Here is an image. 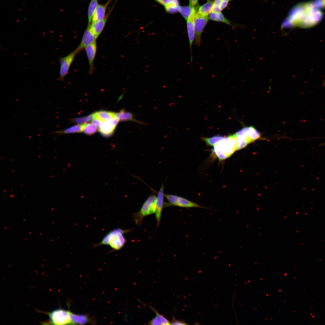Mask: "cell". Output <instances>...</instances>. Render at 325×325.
Masks as SVG:
<instances>
[{
  "label": "cell",
  "instance_id": "6da1fadb",
  "mask_svg": "<svg viewBox=\"0 0 325 325\" xmlns=\"http://www.w3.org/2000/svg\"><path fill=\"white\" fill-rule=\"evenodd\" d=\"M237 150V137L235 134L225 137L214 146L213 151L220 160L228 158Z\"/></svg>",
  "mask_w": 325,
  "mask_h": 325
},
{
  "label": "cell",
  "instance_id": "7a4b0ae2",
  "mask_svg": "<svg viewBox=\"0 0 325 325\" xmlns=\"http://www.w3.org/2000/svg\"><path fill=\"white\" fill-rule=\"evenodd\" d=\"M130 230L120 228L115 229L107 233L102 241L95 246L101 245L109 246L113 250H118L125 245L126 240L124 234Z\"/></svg>",
  "mask_w": 325,
  "mask_h": 325
},
{
  "label": "cell",
  "instance_id": "3957f363",
  "mask_svg": "<svg viewBox=\"0 0 325 325\" xmlns=\"http://www.w3.org/2000/svg\"><path fill=\"white\" fill-rule=\"evenodd\" d=\"M235 134L237 137V150L244 148L260 136V133L252 126L243 128Z\"/></svg>",
  "mask_w": 325,
  "mask_h": 325
},
{
  "label": "cell",
  "instance_id": "277c9868",
  "mask_svg": "<svg viewBox=\"0 0 325 325\" xmlns=\"http://www.w3.org/2000/svg\"><path fill=\"white\" fill-rule=\"evenodd\" d=\"M156 199V196L155 195H150L144 202L140 210L133 214V217L136 225L141 224L145 217L155 213Z\"/></svg>",
  "mask_w": 325,
  "mask_h": 325
},
{
  "label": "cell",
  "instance_id": "5b68a950",
  "mask_svg": "<svg viewBox=\"0 0 325 325\" xmlns=\"http://www.w3.org/2000/svg\"><path fill=\"white\" fill-rule=\"evenodd\" d=\"M48 315L49 317L48 322L45 324L57 325L72 324L70 314V311L62 308L56 309L50 312H43Z\"/></svg>",
  "mask_w": 325,
  "mask_h": 325
},
{
  "label": "cell",
  "instance_id": "8992f818",
  "mask_svg": "<svg viewBox=\"0 0 325 325\" xmlns=\"http://www.w3.org/2000/svg\"><path fill=\"white\" fill-rule=\"evenodd\" d=\"M208 16L203 15L196 11L194 18L195 38L194 45L199 46L201 42V35L209 20Z\"/></svg>",
  "mask_w": 325,
  "mask_h": 325
},
{
  "label": "cell",
  "instance_id": "52a82bcc",
  "mask_svg": "<svg viewBox=\"0 0 325 325\" xmlns=\"http://www.w3.org/2000/svg\"><path fill=\"white\" fill-rule=\"evenodd\" d=\"M164 196L169 202L168 204L170 206L185 208H200L207 209V208L202 206L194 202L176 195L165 194Z\"/></svg>",
  "mask_w": 325,
  "mask_h": 325
},
{
  "label": "cell",
  "instance_id": "ba28073f",
  "mask_svg": "<svg viewBox=\"0 0 325 325\" xmlns=\"http://www.w3.org/2000/svg\"><path fill=\"white\" fill-rule=\"evenodd\" d=\"M78 53L75 50L65 57L59 58V80L60 81H63L68 74L75 57Z\"/></svg>",
  "mask_w": 325,
  "mask_h": 325
},
{
  "label": "cell",
  "instance_id": "9c48e42d",
  "mask_svg": "<svg viewBox=\"0 0 325 325\" xmlns=\"http://www.w3.org/2000/svg\"><path fill=\"white\" fill-rule=\"evenodd\" d=\"M192 8V10L191 14L189 17L186 21L188 36L191 53V62L192 60V57L191 54V49L192 44L194 42L195 38L194 23V18L195 14L197 11V10L194 8Z\"/></svg>",
  "mask_w": 325,
  "mask_h": 325
},
{
  "label": "cell",
  "instance_id": "30bf717a",
  "mask_svg": "<svg viewBox=\"0 0 325 325\" xmlns=\"http://www.w3.org/2000/svg\"><path fill=\"white\" fill-rule=\"evenodd\" d=\"M96 39L90 25H88L84 32L81 42L75 50L78 53L86 46L96 41Z\"/></svg>",
  "mask_w": 325,
  "mask_h": 325
},
{
  "label": "cell",
  "instance_id": "8fae6325",
  "mask_svg": "<svg viewBox=\"0 0 325 325\" xmlns=\"http://www.w3.org/2000/svg\"><path fill=\"white\" fill-rule=\"evenodd\" d=\"M164 185L162 184L156 196L155 217L157 221L156 227L159 225L162 209L164 207Z\"/></svg>",
  "mask_w": 325,
  "mask_h": 325
},
{
  "label": "cell",
  "instance_id": "7c38bea8",
  "mask_svg": "<svg viewBox=\"0 0 325 325\" xmlns=\"http://www.w3.org/2000/svg\"><path fill=\"white\" fill-rule=\"evenodd\" d=\"M85 49L89 65L88 73L90 75H91L95 70L94 61L97 52L96 40L86 46Z\"/></svg>",
  "mask_w": 325,
  "mask_h": 325
},
{
  "label": "cell",
  "instance_id": "4fadbf2b",
  "mask_svg": "<svg viewBox=\"0 0 325 325\" xmlns=\"http://www.w3.org/2000/svg\"><path fill=\"white\" fill-rule=\"evenodd\" d=\"M109 15V14H107L103 19L91 22L90 24L91 28L96 39L103 31Z\"/></svg>",
  "mask_w": 325,
  "mask_h": 325
},
{
  "label": "cell",
  "instance_id": "5bb4252c",
  "mask_svg": "<svg viewBox=\"0 0 325 325\" xmlns=\"http://www.w3.org/2000/svg\"><path fill=\"white\" fill-rule=\"evenodd\" d=\"M112 0H108L104 4L98 5L94 12L91 23L101 20L105 17L106 10Z\"/></svg>",
  "mask_w": 325,
  "mask_h": 325
},
{
  "label": "cell",
  "instance_id": "9a60e30c",
  "mask_svg": "<svg viewBox=\"0 0 325 325\" xmlns=\"http://www.w3.org/2000/svg\"><path fill=\"white\" fill-rule=\"evenodd\" d=\"M116 116L119 119V121H132L142 125L146 124V123L137 120L135 118V116L133 114L127 111L124 109H122L119 112L116 113Z\"/></svg>",
  "mask_w": 325,
  "mask_h": 325
},
{
  "label": "cell",
  "instance_id": "2e32d148",
  "mask_svg": "<svg viewBox=\"0 0 325 325\" xmlns=\"http://www.w3.org/2000/svg\"><path fill=\"white\" fill-rule=\"evenodd\" d=\"M116 127L109 120L103 122L99 128V131L104 136L108 137L113 134Z\"/></svg>",
  "mask_w": 325,
  "mask_h": 325
},
{
  "label": "cell",
  "instance_id": "e0dca14e",
  "mask_svg": "<svg viewBox=\"0 0 325 325\" xmlns=\"http://www.w3.org/2000/svg\"><path fill=\"white\" fill-rule=\"evenodd\" d=\"M150 308L155 313L156 316L150 320L148 323L149 325H170L171 322L162 315L152 307L150 306Z\"/></svg>",
  "mask_w": 325,
  "mask_h": 325
},
{
  "label": "cell",
  "instance_id": "ac0fdd59",
  "mask_svg": "<svg viewBox=\"0 0 325 325\" xmlns=\"http://www.w3.org/2000/svg\"><path fill=\"white\" fill-rule=\"evenodd\" d=\"M72 324H84L89 322L88 316L85 314H76L70 311Z\"/></svg>",
  "mask_w": 325,
  "mask_h": 325
},
{
  "label": "cell",
  "instance_id": "d6986e66",
  "mask_svg": "<svg viewBox=\"0 0 325 325\" xmlns=\"http://www.w3.org/2000/svg\"><path fill=\"white\" fill-rule=\"evenodd\" d=\"M210 20L225 23L232 27H234L231 22L226 18L221 12H215L212 11L209 15Z\"/></svg>",
  "mask_w": 325,
  "mask_h": 325
},
{
  "label": "cell",
  "instance_id": "ffe728a7",
  "mask_svg": "<svg viewBox=\"0 0 325 325\" xmlns=\"http://www.w3.org/2000/svg\"><path fill=\"white\" fill-rule=\"evenodd\" d=\"M213 4V1L208 0L205 4L199 6L197 12L203 15L208 16L212 11Z\"/></svg>",
  "mask_w": 325,
  "mask_h": 325
},
{
  "label": "cell",
  "instance_id": "44dd1931",
  "mask_svg": "<svg viewBox=\"0 0 325 325\" xmlns=\"http://www.w3.org/2000/svg\"><path fill=\"white\" fill-rule=\"evenodd\" d=\"M93 115L94 116L103 122L110 120L116 116V113L104 110L97 111L93 113Z\"/></svg>",
  "mask_w": 325,
  "mask_h": 325
},
{
  "label": "cell",
  "instance_id": "7402d4cb",
  "mask_svg": "<svg viewBox=\"0 0 325 325\" xmlns=\"http://www.w3.org/2000/svg\"><path fill=\"white\" fill-rule=\"evenodd\" d=\"M82 125H77L67 128L63 130L56 131L53 132V133L58 134V135L63 134H68L74 133L82 132Z\"/></svg>",
  "mask_w": 325,
  "mask_h": 325
},
{
  "label": "cell",
  "instance_id": "603a6c76",
  "mask_svg": "<svg viewBox=\"0 0 325 325\" xmlns=\"http://www.w3.org/2000/svg\"><path fill=\"white\" fill-rule=\"evenodd\" d=\"M98 5V0H91L88 10V25L91 23L94 12Z\"/></svg>",
  "mask_w": 325,
  "mask_h": 325
},
{
  "label": "cell",
  "instance_id": "cb8c5ba5",
  "mask_svg": "<svg viewBox=\"0 0 325 325\" xmlns=\"http://www.w3.org/2000/svg\"><path fill=\"white\" fill-rule=\"evenodd\" d=\"M225 137L221 135H216L209 138H203V140L207 144L211 146H214L216 144L222 141Z\"/></svg>",
  "mask_w": 325,
  "mask_h": 325
},
{
  "label": "cell",
  "instance_id": "d4e9b609",
  "mask_svg": "<svg viewBox=\"0 0 325 325\" xmlns=\"http://www.w3.org/2000/svg\"><path fill=\"white\" fill-rule=\"evenodd\" d=\"M192 8L189 5L180 6L178 12L186 21L190 15Z\"/></svg>",
  "mask_w": 325,
  "mask_h": 325
},
{
  "label": "cell",
  "instance_id": "484cf974",
  "mask_svg": "<svg viewBox=\"0 0 325 325\" xmlns=\"http://www.w3.org/2000/svg\"><path fill=\"white\" fill-rule=\"evenodd\" d=\"M97 131V127L92 123L83 124L82 132L88 135H91Z\"/></svg>",
  "mask_w": 325,
  "mask_h": 325
},
{
  "label": "cell",
  "instance_id": "4316f807",
  "mask_svg": "<svg viewBox=\"0 0 325 325\" xmlns=\"http://www.w3.org/2000/svg\"><path fill=\"white\" fill-rule=\"evenodd\" d=\"M93 118V113L88 116L79 118H77L73 119V121L78 123H86L92 120Z\"/></svg>",
  "mask_w": 325,
  "mask_h": 325
},
{
  "label": "cell",
  "instance_id": "83f0119b",
  "mask_svg": "<svg viewBox=\"0 0 325 325\" xmlns=\"http://www.w3.org/2000/svg\"><path fill=\"white\" fill-rule=\"evenodd\" d=\"M221 0H214L213 1L212 11L215 12H221L220 9Z\"/></svg>",
  "mask_w": 325,
  "mask_h": 325
},
{
  "label": "cell",
  "instance_id": "f1b7e54d",
  "mask_svg": "<svg viewBox=\"0 0 325 325\" xmlns=\"http://www.w3.org/2000/svg\"><path fill=\"white\" fill-rule=\"evenodd\" d=\"M314 3L317 8H325V0H316Z\"/></svg>",
  "mask_w": 325,
  "mask_h": 325
},
{
  "label": "cell",
  "instance_id": "f546056e",
  "mask_svg": "<svg viewBox=\"0 0 325 325\" xmlns=\"http://www.w3.org/2000/svg\"><path fill=\"white\" fill-rule=\"evenodd\" d=\"M104 122L99 118L94 116L93 118L91 121V123L95 125L96 127L99 128L101 125Z\"/></svg>",
  "mask_w": 325,
  "mask_h": 325
},
{
  "label": "cell",
  "instance_id": "4dcf8cb0",
  "mask_svg": "<svg viewBox=\"0 0 325 325\" xmlns=\"http://www.w3.org/2000/svg\"><path fill=\"white\" fill-rule=\"evenodd\" d=\"M192 8L198 9L199 7L198 0H189V5Z\"/></svg>",
  "mask_w": 325,
  "mask_h": 325
},
{
  "label": "cell",
  "instance_id": "1f68e13d",
  "mask_svg": "<svg viewBox=\"0 0 325 325\" xmlns=\"http://www.w3.org/2000/svg\"><path fill=\"white\" fill-rule=\"evenodd\" d=\"M171 325H186L184 321L182 320H176L174 317H172V319L171 322Z\"/></svg>",
  "mask_w": 325,
  "mask_h": 325
},
{
  "label": "cell",
  "instance_id": "d6a6232c",
  "mask_svg": "<svg viewBox=\"0 0 325 325\" xmlns=\"http://www.w3.org/2000/svg\"><path fill=\"white\" fill-rule=\"evenodd\" d=\"M159 4L166 7L170 3L171 0H154Z\"/></svg>",
  "mask_w": 325,
  "mask_h": 325
},
{
  "label": "cell",
  "instance_id": "836d02e7",
  "mask_svg": "<svg viewBox=\"0 0 325 325\" xmlns=\"http://www.w3.org/2000/svg\"><path fill=\"white\" fill-rule=\"evenodd\" d=\"M319 145L320 146H325V142L322 143L320 144H319Z\"/></svg>",
  "mask_w": 325,
  "mask_h": 325
},
{
  "label": "cell",
  "instance_id": "e575fe53",
  "mask_svg": "<svg viewBox=\"0 0 325 325\" xmlns=\"http://www.w3.org/2000/svg\"><path fill=\"white\" fill-rule=\"evenodd\" d=\"M323 85L325 86V80L323 82Z\"/></svg>",
  "mask_w": 325,
  "mask_h": 325
}]
</instances>
